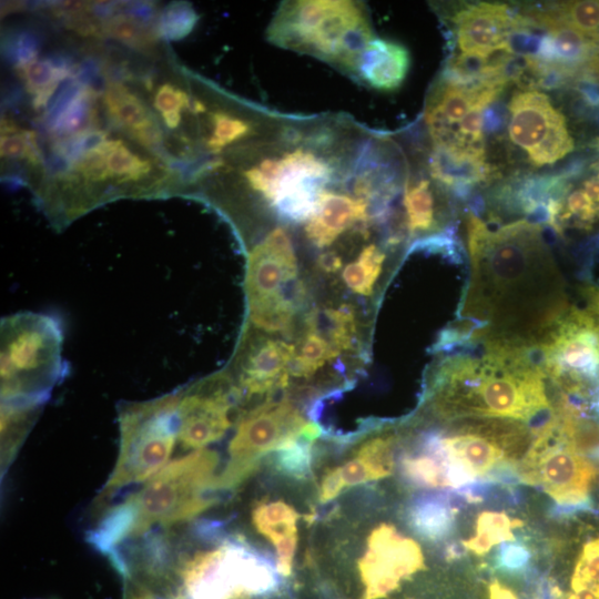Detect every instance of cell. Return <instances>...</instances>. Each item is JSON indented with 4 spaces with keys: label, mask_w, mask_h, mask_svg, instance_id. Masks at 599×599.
<instances>
[{
    "label": "cell",
    "mask_w": 599,
    "mask_h": 599,
    "mask_svg": "<svg viewBox=\"0 0 599 599\" xmlns=\"http://www.w3.org/2000/svg\"><path fill=\"white\" fill-rule=\"evenodd\" d=\"M469 272L456 327L469 339L536 349L570 307L541 226L526 219L490 227L467 216Z\"/></svg>",
    "instance_id": "cell-1"
},
{
    "label": "cell",
    "mask_w": 599,
    "mask_h": 599,
    "mask_svg": "<svg viewBox=\"0 0 599 599\" xmlns=\"http://www.w3.org/2000/svg\"><path fill=\"white\" fill-rule=\"evenodd\" d=\"M437 354L426 393L437 418L512 419L532 435L552 418L549 382L536 349L453 335Z\"/></svg>",
    "instance_id": "cell-2"
},
{
    "label": "cell",
    "mask_w": 599,
    "mask_h": 599,
    "mask_svg": "<svg viewBox=\"0 0 599 599\" xmlns=\"http://www.w3.org/2000/svg\"><path fill=\"white\" fill-rule=\"evenodd\" d=\"M219 454L190 451L98 515L88 540L108 556L150 534L181 527L219 502Z\"/></svg>",
    "instance_id": "cell-3"
},
{
    "label": "cell",
    "mask_w": 599,
    "mask_h": 599,
    "mask_svg": "<svg viewBox=\"0 0 599 599\" xmlns=\"http://www.w3.org/2000/svg\"><path fill=\"white\" fill-rule=\"evenodd\" d=\"M267 38L277 47L313 55L352 74L362 49L374 34L359 2L298 0L280 6Z\"/></svg>",
    "instance_id": "cell-4"
},
{
    "label": "cell",
    "mask_w": 599,
    "mask_h": 599,
    "mask_svg": "<svg viewBox=\"0 0 599 599\" xmlns=\"http://www.w3.org/2000/svg\"><path fill=\"white\" fill-rule=\"evenodd\" d=\"M180 392L122 404L118 420L119 454L94 500L99 512L121 491L140 486L170 463L177 443Z\"/></svg>",
    "instance_id": "cell-5"
},
{
    "label": "cell",
    "mask_w": 599,
    "mask_h": 599,
    "mask_svg": "<svg viewBox=\"0 0 599 599\" xmlns=\"http://www.w3.org/2000/svg\"><path fill=\"white\" fill-rule=\"evenodd\" d=\"M62 331L49 315L23 312L1 322V403L42 405L65 374Z\"/></svg>",
    "instance_id": "cell-6"
},
{
    "label": "cell",
    "mask_w": 599,
    "mask_h": 599,
    "mask_svg": "<svg viewBox=\"0 0 599 599\" xmlns=\"http://www.w3.org/2000/svg\"><path fill=\"white\" fill-rule=\"evenodd\" d=\"M548 382L588 400L599 390V326L585 307L570 306L536 347Z\"/></svg>",
    "instance_id": "cell-7"
},
{
    "label": "cell",
    "mask_w": 599,
    "mask_h": 599,
    "mask_svg": "<svg viewBox=\"0 0 599 599\" xmlns=\"http://www.w3.org/2000/svg\"><path fill=\"white\" fill-rule=\"evenodd\" d=\"M333 175L331 161L303 146L264 158L244 172L248 186L291 222L309 219Z\"/></svg>",
    "instance_id": "cell-8"
},
{
    "label": "cell",
    "mask_w": 599,
    "mask_h": 599,
    "mask_svg": "<svg viewBox=\"0 0 599 599\" xmlns=\"http://www.w3.org/2000/svg\"><path fill=\"white\" fill-rule=\"evenodd\" d=\"M520 481L541 487L556 504L560 515L586 510L597 468L576 451L562 436L555 414L535 434L530 448L517 468Z\"/></svg>",
    "instance_id": "cell-9"
},
{
    "label": "cell",
    "mask_w": 599,
    "mask_h": 599,
    "mask_svg": "<svg viewBox=\"0 0 599 599\" xmlns=\"http://www.w3.org/2000/svg\"><path fill=\"white\" fill-rule=\"evenodd\" d=\"M308 423L287 399L266 402L245 412L229 444V460L220 471L219 488L226 493L238 487L265 454L302 436Z\"/></svg>",
    "instance_id": "cell-10"
},
{
    "label": "cell",
    "mask_w": 599,
    "mask_h": 599,
    "mask_svg": "<svg viewBox=\"0 0 599 599\" xmlns=\"http://www.w3.org/2000/svg\"><path fill=\"white\" fill-rule=\"evenodd\" d=\"M510 141L522 149L535 166L554 164L572 152L565 115L537 90L514 93L508 104Z\"/></svg>",
    "instance_id": "cell-11"
},
{
    "label": "cell",
    "mask_w": 599,
    "mask_h": 599,
    "mask_svg": "<svg viewBox=\"0 0 599 599\" xmlns=\"http://www.w3.org/2000/svg\"><path fill=\"white\" fill-rule=\"evenodd\" d=\"M423 568L418 544L383 524L369 535L367 550L358 562L364 588L361 599H384Z\"/></svg>",
    "instance_id": "cell-12"
},
{
    "label": "cell",
    "mask_w": 599,
    "mask_h": 599,
    "mask_svg": "<svg viewBox=\"0 0 599 599\" xmlns=\"http://www.w3.org/2000/svg\"><path fill=\"white\" fill-rule=\"evenodd\" d=\"M179 392L177 443L181 447L193 451L220 440L231 426V410L240 397L236 388L215 378Z\"/></svg>",
    "instance_id": "cell-13"
},
{
    "label": "cell",
    "mask_w": 599,
    "mask_h": 599,
    "mask_svg": "<svg viewBox=\"0 0 599 599\" xmlns=\"http://www.w3.org/2000/svg\"><path fill=\"white\" fill-rule=\"evenodd\" d=\"M297 272L291 236L286 229L275 227L248 254L245 275L248 304L284 295Z\"/></svg>",
    "instance_id": "cell-14"
},
{
    "label": "cell",
    "mask_w": 599,
    "mask_h": 599,
    "mask_svg": "<svg viewBox=\"0 0 599 599\" xmlns=\"http://www.w3.org/2000/svg\"><path fill=\"white\" fill-rule=\"evenodd\" d=\"M451 21L461 53L489 58L497 51L507 52L519 12L502 3L477 2L455 12Z\"/></svg>",
    "instance_id": "cell-15"
},
{
    "label": "cell",
    "mask_w": 599,
    "mask_h": 599,
    "mask_svg": "<svg viewBox=\"0 0 599 599\" xmlns=\"http://www.w3.org/2000/svg\"><path fill=\"white\" fill-rule=\"evenodd\" d=\"M296 353L293 344L265 338L251 347L241 364L238 395H263L283 388L288 383Z\"/></svg>",
    "instance_id": "cell-16"
},
{
    "label": "cell",
    "mask_w": 599,
    "mask_h": 599,
    "mask_svg": "<svg viewBox=\"0 0 599 599\" xmlns=\"http://www.w3.org/2000/svg\"><path fill=\"white\" fill-rule=\"evenodd\" d=\"M369 207L361 197L325 189L306 221V237L316 247L328 246L352 227L366 226L373 217Z\"/></svg>",
    "instance_id": "cell-17"
},
{
    "label": "cell",
    "mask_w": 599,
    "mask_h": 599,
    "mask_svg": "<svg viewBox=\"0 0 599 599\" xmlns=\"http://www.w3.org/2000/svg\"><path fill=\"white\" fill-rule=\"evenodd\" d=\"M409 65L410 55L403 44L374 37L362 49L352 75L375 90L390 92L402 85Z\"/></svg>",
    "instance_id": "cell-18"
},
{
    "label": "cell",
    "mask_w": 599,
    "mask_h": 599,
    "mask_svg": "<svg viewBox=\"0 0 599 599\" xmlns=\"http://www.w3.org/2000/svg\"><path fill=\"white\" fill-rule=\"evenodd\" d=\"M102 101L110 119L141 146L154 151L161 145L163 130L156 115L126 85L121 82H110L104 90Z\"/></svg>",
    "instance_id": "cell-19"
},
{
    "label": "cell",
    "mask_w": 599,
    "mask_h": 599,
    "mask_svg": "<svg viewBox=\"0 0 599 599\" xmlns=\"http://www.w3.org/2000/svg\"><path fill=\"white\" fill-rule=\"evenodd\" d=\"M429 171L449 191L458 185L474 187L497 177L496 167L486 161V152L460 146H434Z\"/></svg>",
    "instance_id": "cell-20"
},
{
    "label": "cell",
    "mask_w": 599,
    "mask_h": 599,
    "mask_svg": "<svg viewBox=\"0 0 599 599\" xmlns=\"http://www.w3.org/2000/svg\"><path fill=\"white\" fill-rule=\"evenodd\" d=\"M296 510L283 502H262L253 509L252 521L255 529L267 538L276 550L278 572L288 577L292 573L297 545Z\"/></svg>",
    "instance_id": "cell-21"
},
{
    "label": "cell",
    "mask_w": 599,
    "mask_h": 599,
    "mask_svg": "<svg viewBox=\"0 0 599 599\" xmlns=\"http://www.w3.org/2000/svg\"><path fill=\"white\" fill-rule=\"evenodd\" d=\"M457 511L450 496L423 495L410 502L406 516L409 527L419 537L438 541L451 532Z\"/></svg>",
    "instance_id": "cell-22"
},
{
    "label": "cell",
    "mask_w": 599,
    "mask_h": 599,
    "mask_svg": "<svg viewBox=\"0 0 599 599\" xmlns=\"http://www.w3.org/2000/svg\"><path fill=\"white\" fill-rule=\"evenodd\" d=\"M403 204L405 230L409 236L443 233L436 199L427 179L406 181Z\"/></svg>",
    "instance_id": "cell-23"
},
{
    "label": "cell",
    "mask_w": 599,
    "mask_h": 599,
    "mask_svg": "<svg viewBox=\"0 0 599 599\" xmlns=\"http://www.w3.org/2000/svg\"><path fill=\"white\" fill-rule=\"evenodd\" d=\"M337 356L329 341L318 331L316 313L311 312L306 317L305 333L291 365V375L309 377Z\"/></svg>",
    "instance_id": "cell-24"
},
{
    "label": "cell",
    "mask_w": 599,
    "mask_h": 599,
    "mask_svg": "<svg viewBox=\"0 0 599 599\" xmlns=\"http://www.w3.org/2000/svg\"><path fill=\"white\" fill-rule=\"evenodd\" d=\"M41 406L33 403H1L2 468L12 460Z\"/></svg>",
    "instance_id": "cell-25"
},
{
    "label": "cell",
    "mask_w": 599,
    "mask_h": 599,
    "mask_svg": "<svg viewBox=\"0 0 599 599\" xmlns=\"http://www.w3.org/2000/svg\"><path fill=\"white\" fill-rule=\"evenodd\" d=\"M321 432L316 423L309 422L302 436L275 450L273 458L275 467L291 478H306L312 465V444Z\"/></svg>",
    "instance_id": "cell-26"
},
{
    "label": "cell",
    "mask_w": 599,
    "mask_h": 599,
    "mask_svg": "<svg viewBox=\"0 0 599 599\" xmlns=\"http://www.w3.org/2000/svg\"><path fill=\"white\" fill-rule=\"evenodd\" d=\"M101 30L102 34L142 51L152 49L159 37L156 27H150L146 19L133 12L114 13L102 20Z\"/></svg>",
    "instance_id": "cell-27"
},
{
    "label": "cell",
    "mask_w": 599,
    "mask_h": 599,
    "mask_svg": "<svg viewBox=\"0 0 599 599\" xmlns=\"http://www.w3.org/2000/svg\"><path fill=\"white\" fill-rule=\"evenodd\" d=\"M521 525V520L511 519L504 512L483 511L477 518L476 535L463 545L476 555H484L496 544L514 541L512 529Z\"/></svg>",
    "instance_id": "cell-28"
},
{
    "label": "cell",
    "mask_w": 599,
    "mask_h": 599,
    "mask_svg": "<svg viewBox=\"0 0 599 599\" xmlns=\"http://www.w3.org/2000/svg\"><path fill=\"white\" fill-rule=\"evenodd\" d=\"M386 254L377 245L369 244L358 257L343 270V281L356 294L369 296L383 271Z\"/></svg>",
    "instance_id": "cell-29"
},
{
    "label": "cell",
    "mask_w": 599,
    "mask_h": 599,
    "mask_svg": "<svg viewBox=\"0 0 599 599\" xmlns=\"http://www.w3.org/2000/svg\"><path fill=\"white\" fill-rule=\"evenodd\" d=\"M207 118L210 132L205 146L213 153L248 138L254 131L252 121L231 111L216 110L210 112Z\"/></svg>",
    "instance_id": "cell-30"
},
{
    "label": "cell",
    "mask_w": 599,
    "mask_h": 599,
    "mask_svg": "<svg viewBox=\"0 0 599 599\" xmlns=\"http://www.w3.org/2000/svg\"><path fill=\"white\" fill-rule=\"evenodd\" d=\"M416 454H406L400 460L403 476L417 487H448L446 465L441 457L423 448Z\"/></svg>",
    "instance_id": "cell-31"
},
{
    "label": "cell",
    "mask_w": 599,
    "mask_h": 599,
    "mask_svg": "<svg viewBox=\"0 0 599 599\" xmlns=\"http://www.w3.org/2000/svg\"><path fill=\"white\" fill-rule=\"evenodd\" d=\"M295 298L286 294L248 304L250 319L265 332H286L296 314Z\"/></svg>",
    "instance_id": "cell-32"
},
{
    "label": "cell",
    "mask_w": 599,
    "mask_h": 599,
    "mask_svg": "<svg viewBox=\"0 0 599 599\" xmlns=\"http://www.w3.org/2000/svg\"><path fill=\"white\" fill-rule=\"evenodd\" d=\"M554 17L571 26L599 45V1H564L545 7Z\"/></svg>",
    "instance_id": "cell-33"
},
{
    "label": "cell",
    "mask_w": 599,
    "mask_h": 599,
    "mask_svg": "<svg viewBox=\"0 0 599 599\" xmlns=\"http://www.w3.org/2000/svg\"><path fill=\"white\" fill-rule=\"evenodd\" d=\"M0 151L7 160H26L29 164L40 166V154L35 134L24 131L8 120L2 121Z\"/></svg>",
    "instance_id": "cell-34"
},
{
    "label": "cell",
    "mask_w": 599,
    "mask_h": 599,
    "mask_svg": "<svg viewBox=\"0 0 599 599\" xmlns=\"http://www.w3.org/2000/svg\"><path fill=\"white\" fill-rule=\"evenodd\" d=\"M394 441V436L384 435L370 438L359 447L356 458L364 464L373 480L392 474Z\"/></svg>",
    "instance_id": "cell-35"
},
{
    "label": "cell",
    "mask_w": 599,
    "mask_h": 599,
    "mask_svg": "<svg viewBox=\"0 0 599 599\" xmlns=\"http://www.w3.org/2000/svg\"><path fill=\"white\" fill-rule=\"evenodd\" d=\"M199 17L191 6L185 3H172L160 16L156 30L159 35L169 40H177L191 32Z\"/></svg>",
    "instance_id": "cell-36"
},
{
    "label": "cell",
    "mask_w": 599,
    "mask_h": 599,
    "mask_svg": "<svg viewBox=\"0 0 599 599\" xmlns=\"http://www.w3.org/2000/svg\"><path fill=\"white\" fill-rule=\"evenodd\" d=\"M329 323L328 341L341 355L342 352L348 351L353 346L356 334V319L354 311L349 306H341L338 308H327L325 311Z\"/></svg>",
    "instance_id": "cell-37"
},
{
    "label": "cell",
    "mask_w": 599,
    "mask_h": 599,
    "mask_svg": "<svg viewBox=\"0 0 599 599\" xmlns=\"http://www.w3.org/2000/svg\"><path fill=\"white\" fill-rule=\"evenodd\" d=\"M592 589L599 591V537L588 541L576 562L571 591Z\"/></svg>",
    "instance_id": "cell-38"
},
{
    "label": "cell",
    "mask_w": 599,
    "mask_h": 599,
    "mask_svg": "<svg viewBox=\"0 0 599 599\" xmlns=\"http://www.w3.org/2000/svg\"><path fill=\"white\" fill-rule=\"evenodd\" d=\"M190 105L191 99L180 85L164 82L155 90L153 106L160 115L181 113Z\"/></svg>",
    "instance_id": "cell-39"
},
{
    "label": "cell",
    "mask_w": 599,
    "mask_h": 599,
    "mask_svg": "<svg viewBox=\"0 0 599 599\" xmlns=\"http://www.w3.org/2000/svg\"><path fill=\"white\" fill-rule=\"evenodd\" d=\"M531 559L530 550L522 544L506 541L496 556V566L507 572H520Z\"/></svg>",
    "instance_id": "cell-40"
},
{
    "label": "cell",
    "mask_w": 599,
    "mask_h": 599,
    "mask_svg": "<svg viewBox=\"0 0 599 599\" xmlns=\"http://www.w3.org/2000/svg\"><path fill=\"white\" fill-rule=\"evenodd\" d=\"M508 115L506 106L496 100L483 111V130L487 133L501 131L507 123Z\"/></svg>",
    "instance_id": "cell-41"
},
{
    "label": "cell",
    "mask_w": 599,
    "mask_h": 599,
    "mask_svg": "<svg viewBox=\"0 0 599 599\" xmlns=\"http://www.w3.org/2000/svg\"><path fill=\"white\" fill-rule=\"evenodd\" d=\"M344 487L345 484L343 480L341 467L329 469L322 480L319 501L326 502L334 499Z\"/></svg>",
    "instance_id": "cell-42"
},
{
    "label": "cell",
    "mask_w": 599,
    "mask_h": 599,
    "mask_svg": "<svg viewBox=\"0 0 599 599\" xmlns=\"http://www.w3.org/2000/svg\"><path fill=\"white\" fill-rule=\"evenodd\" d=\"M345 487L363 484L373 480L369 471L357 458L347 461L341 467Z\"/></svg>",
    "instance_id": "cell-43"
},
{
    "label": "cell",
    "mask_w": 599,
    "mask_h": 599,
    "mask_svg": "<svg viewBox=\"0 0 599 599\" xmlns=\"http://www.w3.org/2000/svg\"><path fill=\"white\" fill-rule=\"evenodd\" d=\"M317 265L326 273H335L342 267V258L334 252H327L318 256Z\"/></svg>",
    "instance_id": "cell-44"
},
{
    "label": "cell",
    "mask_w": 599,
    "mask_h": 599,
    "mask_svg": "<svg viewBox=\"0 0 599 599\" xmlns=\"http://www.w3.org/2000/svg\"><path fill=\"white\" fill-rule=\"evenodd\" d=\"M125 599H164L158 596L156 592L148 587L141 585H134V587L128 588Z\"/></svg>",
    "instance_id": "cell-45"
},
{
    "label": "cell",
    "mask_w": 599,
    "mask_h": 599,
    "mask_svg": "<svg viewBox=\"0 0 599 599\" xmlns=\"http://www.w3.org/2000/svg\"><path fill=\"white\" fill-rule=\"evenodd\" d=\"M464 549L460 547V545L451 544L446 550V558L447 559L460 558Z\"/></svg>",
    "instance_id": "cell-46"
}]
</instances>
